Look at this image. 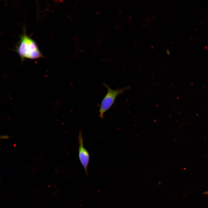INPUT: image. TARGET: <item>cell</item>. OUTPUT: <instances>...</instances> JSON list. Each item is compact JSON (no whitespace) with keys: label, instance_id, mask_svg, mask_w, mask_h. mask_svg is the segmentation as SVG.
I'll return each instance as SVG.
<instances>
[{"label":"cell","instance_id":"obj_2","mask_svg":"<svg viewBox=\"0 0 208 208\" xmlns=\"http://www.w3.org/2000/svg\"><path fill=\"white\" fill-rule=\"evenodd\" d=\"M103 85L107 88V91L101 102L99 110V116L102 119L104 118L105 113L113 105L117 96L130 88L129 86H127L122 88L113 90L105 83H103Z\"/></svg>","mask_w":208,"mask_h":208},{"label":"cell","instance_id":"obj_4","mask_svg":"<svg viewBox=\"0 0 208 208\" xmlns=\"http://www.w3.org/2000/svg\"><path fill=\"white\" fill-rule=\"evenodd\" d=\"M0 138L1 139H8L9 138V136L8 135H3L1 136Z\"/></svg>","mask_w":208,"mask_h":208},{"label":"cell","instance_id":"obj_5","mask_svg":"<svg viewBox=\"0 0 208 208\" xmlns=\"http://www.w3.org/2000/svg\"><path fill=\"white\" fill-rule=\"evenodd\" d=\"M203 194H208V191L206 192H205L203 193Z\"/></svg>","mask_w":208,"mask_h":208},{"label":"cell","instance_id":"obj_3","mask_svg":"<svg viewBox=\"0 0 208 208\" xmlns=\"http://www.w3.org/2000/svg\"><path fill=\"white\" fill-rule=\"evenodd\" d=\"M79 146L78 156L79 161L84 168L86 174H88V167L89 162L90 154L84 145L83 139L81 132L79 133L78 137Z\"/></svg>","mask_w":208,"mask_h":208},{"label":"cell","instance_id":"obj_1","mask_svg":"<svg viewBox=\"0 0 208 208\" xmlns=\"http://www.w3.org/2000/svg\"><path fill=\"white\" fill-rule=\"evenodd\" d=\"M23 34L16 48V52L23 62L26 59L34 60L44 58L36 42L26 34L24 29Z\"/></svg>","mask_w":208,"mask_h":208}]
</instances>
